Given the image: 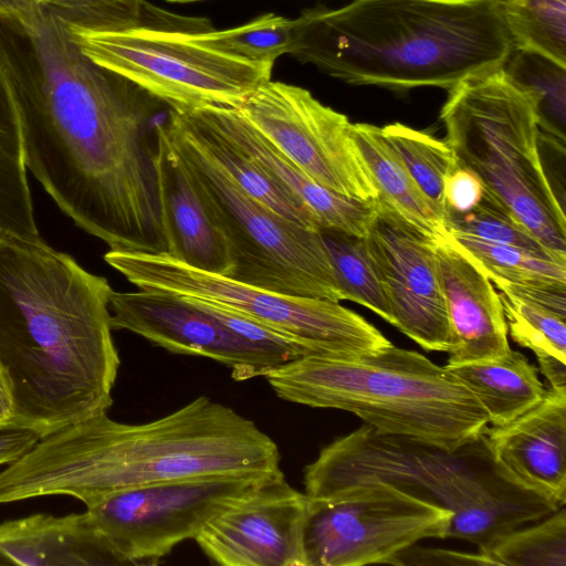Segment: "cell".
<instances>
[{
  "label": "cell",
  "instance_id": "cell-1",
  "mask_svg": "<svg viewBox=\"0 0 566 566\" xmlns=\"http://www.w3.org/2000/svg\"><path fill=\"white\" fill-rule=\"evenodd\" d=\"M0 72L27 169L111 251L169 254L154 116L163 103L85 55L44 8L35 30L0 14Z\"/></svg>",
  "mask_w": 566,
  "mask_h": 566
},
{
  "label": "cell",
  "instance_id": "cell-2",
  "mask_svg": "<svg viewBox=\"0 0 566 566\" xmlns=\"http://www.w3.org/2000/svg\"><path fill=\"white\" fill-rule=\"evenodd\" d=\"M103 276L42 239H0V375L40 439L107 413L120 359Z\"/></svg>",
  "mask_w": 566,
  "mask_h": 566
},
{
  "label": "cell",
  "instance_id": "cell-3",
  "mask_svg": "<svg viewBox=\"0 0 566 566\" xmlns=\"http://www.w3.org/2000/svg\"><path fill=\"white\" fill-rule=\"evenodd\" d=\"M276 443L232 408L200 396L157 420L103 413L40 441L0 472V504L70 495L86 507L114 492L197 475L280 470Z\"/></svg>",
  "mask_w": 566,
  "mask_h": 566
},
{
  "label": "cell",
  "instance_id": "cell-4",
  "mask_svg": "<svg viewBox=\"0 0 566 566\" xmlns=\"http://www.w3.org/2000/svg\"><path fill=\"white\" fill-rule=\"evenodd\" d=\"M513 49L495 0H354L305 9L290 53L354 85L450 90L499 69Z\"/></svg>",
  "mask_w": 566,
  "mask_h": 566
},
{
  "label": "cell",
  "instance_id": "cell-5",
  "mask_svg": "<svg viewBox=\"0 0 566 566\" xmlns=\"http://www.w3.org/2000/svg\"><path fill=\"white\" fill-rule=\"evenodd\" d=\"M385 482L452 513L448 537L483 553L497 537L557 509L507 482L483 432L455 450L364 423L325 446L304 470L308 499H327L354 485Z\"/></svg>",
  "mask_w": 566,
  "mask_h": 566
},
{
  "label": "cell",
  "instance_id": "cell-6",
  "mask_svg": "<svg viewBox=\"0 0 566 566\" xmlns=\"http://www.w3.org/2000/svg\"><path fill=\"white\" fill-rule=\"evenodd\" d=\"M264 377L283 400L348 411L381 432L448 450L476 440L489 424L447 366L392 344L348 358L303 356Z\"/></svg>",
  "mask_w": 566,
  "mask_h": 566
},
{
  "label": "cell",
  "instance_id": "cell-7",
  "mask_svg": "<svg viewBox=\"0 0 566 566\" xmlns=\"http://www.w3.org/2000/svg\"><path fill=\"white\" fill-rule=\"evenodd\" d=\"M440 118L458 164L566 260V217L541 158L535 98L501 66L448 90Z\"/></svg>",
  "mask_w": 566,
  "mask_h": 566
},
{
  "label": "cell",
  "instance_id": "cell-8",
  "mask_svg": "<svg viewBox=\"0 0 566 566\" xmlns=\"http://www.w3.org/2000/svg\"><path fill=\"white\" fill-rule=\"evenodd\" d=\"M167 136L208 217L223 234L227 277L291 296L343 301L321 233L256 201L219 168L169 111Z\"/></svg>",
  "mask_w": 566,
  "mask_h": 566
},
{
  "label": "cell",
  "instance_id": "cell-9",
  "mask_svg": "<svg viewBox=\"0 0 566 566\" xmlns=\"http://www.w3.org/2000/svg\"><path fill=\"white\" fill-rule=\"evenodd\" d=\"M104 260L138 290L207 301L244 315L310 349L348 358L391 343L339 302L291 296L195 269L169 254L108 251Z\"/></svg>",
  "mask_w": 566,
  "mask_h": 566
},
{
  "label": "cell",
  "instance_id": "cell-10",
  "mask_svg": "<svg viewBox=\"0 0 566 566\" xmlns=\"http://www.w3.org/2000/svg\"><path fill=\"white\" fill-rule=\"evenodd\" d=\"M71 34L91 60L134 82L171 111L207 106L240 108L273 65L251 63L213 50L190 33L136 29Z\"/></svg>",
  "mask_w": 566,
  "mask_h": 566
},
{
  "label": "cell",
  "instance_id": "cell-11",
  "mask_svg": "<svg viewBox=\"0 0 566 566\" xmlns=\"http://www.w3.org/2000/svg\"><path fill=\"white\" fill-rule=\"evenodd\" d=\"M279 472L197 475L139 485L108 494L86 511L126 565H156Z\"/></svg>",
  "mask_w": 566,
  "mask_h": 566
},
{
  "label": "cell",
  "instance_id": "cell-12",
  "mask_svg": "<svg viewBox=\"0 0 566 566\" xmlns=\"http://www.w3.org/2000/svg\"><path fill=\"white\" fill-rule=\"evenodd\" d=\"M304 566L395 564L417 542L448 537L452 513L385 482L308 499Z\"/></svg>",
  "mask_w": 566,
  "mask_h": 566
},
{
  "label": "cell",
  "instance_id": "cell-13",
  "mask_svg": "<svg viewBox=\"0 0 566 566\" xmlns=\"http://www.w3.org/2000/svg\"><path fill=\"white\" fill-rule=\"evenodd\" d=\"M239 109L293 165L321 186L359 200L378 199L353 137V124L310 91L269 80Z\"/></svg>",
  "mask_w": 566,
  "mask_h": 566
},
{
  "label": "cell",
  "instance_id": "cell-14",
  "mask_svg": "<svg viewBox=\"0 0 566 566\" xmlns=\"http://www.w3.org/2000/svg\"><path fill=\"white\" fill-rule=\"evenodd\" d=\"M365 240L392 325L426 350L448 352L450 328L433 243L379 198Z\"/></svg>",
  "mask_w": 566,
  "mask_h": 566
},
{
  "label": "cell",
  "instance_id": "cell-15",
  "mask_svg": "<svg viewBox=\"0 0 566 566\" xmlns=\"http://www.w3.org/2000/svg\"><path fill=\"white\" fill-rule=\"evenodd\" d=\"M112 329H126L168 352L214 359L243 381L281 367L190 297L138 290L109 297Z\"/></svg>",
  "mask_w": 566,
  "mask_h": 566
},
{
  "label": "cell",
  "instance_id": "cell-16",
  "mask_svg": "<svg viewBox=\"0 0 566 566\" xmlns=\"http://www.w3.org/2000/svg\"><path fill=\"white\" fill-rule=\"evenodd\" d=\"M308 503L281 471L213 518L195 541L223 566H304Z\"/></svg>",
  "mask_w": 566,
  "mask_h": 566
},
{
  "label": "cell",
  "instance_id": "cell-17",
  "mask_svg": "<svg viewBox=\"0 0 566 566\" xmlns=\"http://www.w3.org/2000/svg\"><path fill=\"white\" fill-rule=\"evenodd\" d=\"M483 438L500 474L548 502H566V392L547 389L536 406Z\"/></svg>",
  "mask_w": 566,
  "mask_h": 566
},
{
  "label": "cell",
  "instance_id": "cell-18",
  "mask_svg": "<svg viewBox=\"0 0 566 566\" xmlns=\"http://www.w3.org/2000/svg\"><path fill=\"white\" fill-rule=\"evenodd\" d=\"M433 245L450 328L447 365L505 355L511 349L507 325L492 282L451 233Z\"/></svg>",
  "mask_w": 566,
  "mask_h": 566
},
{
  "label": "cell",
  "instance_id": "cell-19",
  "mask_svg": "<svg viewBox=\"0 0 566 566\" xmlns=\"http://www.w3.org/2000/svg\"><path fill=\"white\" fill-rule=\"evenodd\" d=\"M200 109L228 142L305 206L315 216L319 228L340 230L359 237L367 234L377 212L378 199L359 200L321 186L276 149L239 108L207 106Z\"/></svg>",
  "mask_w": 566,
  "mask_h": 566
},
{
  "label": "cell",
  "instance_id": "cell-20",
  "mask_svg": "<svg viewBox=\"0 0 566 566\" xmlns=\"http://www.w3.org/2000/svg\"><path fill=\"white\" fill-rule=\"evenodd\" d=\"M156 164L169 255L185 264L227 276L232 268L227 241L190 184L164 127L156 125Z\"/></svg>",
  "mask_w": 566,
  "mask_h": 566
},
{
  "label": "cell",
  "instance_id": "cell-21",
  "mask_svg": "<svg viewBox=\"0 0 566 566\" xmlns=\"http://www.w3.org/2000/svg\"><path fill=\"white\" fill-rule=\"evenodd\" d=\"M0 552L13 565H126L88 512L34 514L0 524Z\"/></svg>",
  "mask_w": 566,
  "mask_h": 566
},
{
  "label": "cell",
  "instance_id": "cell-22",
  "mask_svg": "<svg viewBox=\"0 0 566 566\" xmlns=\"http://www.w3.org/2000/svg\"><path fill=\"white\" fill-rule=\"evenodd\" d=\"M352 130L378 198L433 244L448 238L442 213L385 142L380 127L356 123Z\"/></svg>",
  "mask_w": 566,
  "mask_h": 566
},
{
  "label": "cell",
  "instance_id": "cell-23",
  "mask_svg": "<svg viewBox=\"0 0 566 566\" xmlns=\"http://www.w3.org/2000/svg\"><path fill=\"white\" fill-rule=\"evenodd\" d=\"M446 366L475 396L492 426L511 422L541 402L547 391L538 369L516 350L490 360Z\"/></svg>",
  "mask_w": 566,
  "mask_h": 566
},
{
  "label": "cell",
  "instance_id": "cell-24",
  "mask_svg": "<svg viewBox=\"0 0 566 566\" xmlns=\"http://www.w3.org/2000/svg\"><path fill=\"white\" fill-rule=\"evenodd\" d=\"M171 112L213 163L249 196L284 218L307 228L319 229L315 216L228 142L200 108L187 113Z\"/></svg>",
  "mask_w": 566,
  "mask_h": 566
},
{
  "label": "cell",
  "instance_id": "cell-25",
  "mask_svg": "<svg viewBox=\"0 0 566 566\" xmlns=\"http://www.w3.org/2000/svg\"><path fill=\"white\" fill-rule=\"evenodd\" d=\"M72 27L91 32H124L136 29L201 33L213 30L209 20L179 17L145 0H41Z\"/></svg>",
  "mask_w": 566,
  "mask_h": 566
},
{
  "label": "cell",
  "instance_id": "cell-26",
  "mask_svg": "<svg viewBox=\"0 0 566 566\" xmlns=\"http://www.w3.org/2000/svg\"><path fill=\"white\" fill-rule=\"evenodd\" d=\"M8 235L32 240L40 238L18 116L0 72V239Z\"/></svg>",
  "mask_w": 566,
  "mask_h": 566
},
{
  "label": "cell",
  "instance_id": "cell-27",
  "mask_svg": "<svg viewBox=\"0 0 566 566\" xmlns=\"http://www.w3.org/2000/svg\"><path fill=\"white\" fill-rule=\"evenodd\" d=\"M499 295L513 340L535 354L549 389L566 392V315L510 294Z\"/></svg>",
  "mask_w": 566,
  "mask_h": 566
},
{
  "label": "cell",
  "instance_id": "cell-28",
  "mask_svg": "<svg viewBox=\"0 0 566 566\" xmlns=\"http://www.w3.org/2000/svg\"><path fill=\"white\" fill-rule=\"evenodd\" d=\"M513 48L566 67V0H495Z\"/></svg>",
  "mask_w": 566,
  "mask_h": 566
},
{
  "label": "cell",
  "instance_id": "cell-29",
  "mask_svg": "<svg viewBox=\"0 0 566 566\" xmlns=\"http://www.w3.org/2000/svg\"><path fill=\"white\" fill-rule=\"evenodd\" d=\"M343 301L366 306L392 325L391 311L370 259L365 237L319 228Z\"/></svg>",
  "mask_w": 566,
  "mask_h": 566
},
{
  "label": "cell",
  "instance_id": "cell-30",
  "mask_svg": "<svg viewBox=\"0 0 566 566\" xmlns=\"http://www.w3.org/2000/svg\"><path fill=\"white\" fill-rule=\"evenodd\" d=\"M380 132L422 192L444 217V184L459 166L452 148L446 140L400 123L380 127Z\"/></svg>",
  "mask_w": 566,
  "mask_h": 566
},
{
  "label": "cell",
  "instance_id": "cell-31",
  "mask_svg": "<svg viewBox=\"0 0 566 566\" xmlns=\"http://www.w3.org/2000/svg\"><path fill=\"white\" fill-rule=\"evenodd\" d=\"M502 69L535 98L539 129L564 140L566 67L541 54L513 48Z\"/></svg>",
  "mask_w": 566,
  "mask_h": 566
},
{
  "label": "cell",
  "instance_id": "cell-32",
  "mask_svg": "<svg viewBox=\"0 0 566 566\" xmlns=\"http://www.w3.org/2000/svg\"><path fill=\"white\" fill-rule=\"evenodd\" d=\"M452 237L489 279L566 286L565 261L517 245L491 242L472 235L454 233Z\"/></svg>",
  "mask_w": 566,
  "mask_h": 566
},
{
  "label": "cell",
  "instance_id": "cell-33",
  "mask_svg": "<svg viewBox=\"0 0 566 566\" xmlns=\"http://www.w3.org/2000/svg\"><path fill=\"white\" fill-rule=\"evenodd\" d=\"M294 19L266 13L232 29L190 35L201 44L251 63L273 65L290 53Z\"/></svg>",
  "mask_w": 566,
  "mask_h": 566
},
{
  "label": "cell",
  "instance_id": "cell-34",
  "mask_svg": "<svg viewBox=\"0 0 566 566\" xmlns=\"http://www.w3.org/2000/svg\"><path fill=\"white\" fill-rule=\"evenodd\" d=\"M541 523L518 527L497 537L484 552L495 565L566 566L564 506Z\"/></svg>",
  "mask_w": 566,
  "mask_h": 566
},
{
  "label": "cell",
  "instance_id": "cell-35",
  "mask_svg": "<svg viewBox=\"0 0 566 566\" xmlns=\"http://www.w3.org/2000/svg\"><path fill=\"white\" fill-rule=\"evenodd\" d=\"M444 224L452 234L460 233L491 242L513 244L566 262L549 251L506 205L485 188L481 200L470 211L447 212Z\"/></svg>",
  "mask_w": 566,
  "mask_h": 566
},
{
  "label": "cell",
  "instance_id": "cell-36",
  "mask_svg": "<svg viewBox=\"0 0 566 566\" xmlns=\"http://www.w3.org/2000/svg\"><path fill=\"white\" fill-rule=\"evenodd\" d=\"M483 192L484 187L480 178L472 170L459 165L444 184V214L470 211L479 203Z\"/></svg>",
  "mask_w": 566,
  "mask_h": 566
},
{
  "label": "cell",
  "instance_id": "cell-37",
  "mask_svg": "<svg viewBox=\"0 0 566 566\" xmlns=\"http://www.w3.org/2000/svg\"><path fill=\"white\" fill-rule=\"evenodd\" d=\"M394 565H495L485 554L410 546L398 554Z\"/></svg>",
  "mask_w": 566,
  "mask_h": 566
},
{
  "label": "cell",
  "instance_id": "cell-38",
  "mask_svg": "<svg viewBox=\"0 0 566 566\" xmlns=\"http://www.w3.org/2000/svg\"><path fill=\"white\" fill-rule=\"evenodd\" d=\"M40 437L33 431L20 427L0 428V464L13 463L29 452Z\"/></svg>",
  "mask_w": 566,
  "mask_h": 566
},
{
  "label": "cell",
  "instance_id": "cell-39",
  "mask_svg": "<svg viewBox=\"0 0 566 566\" xmlns=\"http://www.w3.org/2000/svg\"><path fill=\"white\" fill-rule=\"evenodd\" d=\"M0 14L11 17L30 30H35L44 15L41 0H0Z\"/></svg>",
  "mask_w": 566,
  "mask_h": 566
},
{
  "label": "cell",
  "instance_id": "cell-40",
  "mask_svg": "<svg viewBox=\"0 0 566 566\" xmlns=\"http://www.w3.org/2000/svg\"><path fill=\"white\" fill-rule=\"evenodd\" d=\"M13 406L10 391L0 375V428L12 426Z\"/></svg>",
  "mask_w": 566,
  "mask_h": 566
},
{
  "label": "cell",
  "instance_id": "cell-41",
  "mask_svg": "<svg viewBox=\"0 0 566 566\" xmlns=\"http://www.w3.org/2000/svg\"><path fill=\"white\" fill-rule=\"evenodd\" d=\"M13 565V563L8 559L1 552H0V566H8Z\"/></svg>",
  "mask_w": 566,
  "mask_h": 566
},
{
  "label": "cell",
  "instance_id": "cell-42",
  "mask_svg": "<svg viewBox=\"0 0 566 566\" xmlns=\"http://www.w3.org/2000/svg\"><path fill=\"white\" fill-rule=\"evenodd\" d=\"M169 2H178V3H186V2H195L199 0H167Z\"/></svg>",
  "mask_w": 566,
  "mask_h": 566
}]
</instances>
